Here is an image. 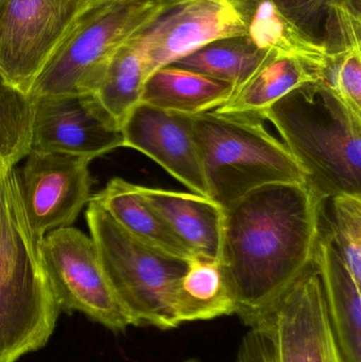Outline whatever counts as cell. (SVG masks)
<instances>
[{
    "instance_id": "obj_28",
    "label": "cell",
    "mask_w": 361,
    "mask_h": 362,
    "mask_svg": "<svg viewBox=\"0 0 361 362\" xmlns=\"http://www.w3.org/2000/svg\"><path fill=\"white\" fill-rule=\"evenodd\" d=\"M4 169L6 167L0 163V221H1L2 214V178H4Z\"/></svg>"
},
{
    "instance_id": "obj_4",
    "label": "cell",
    "mask_w": 361,
    "mask_h": 362,
    "mask_svg": "<svg viewBox=\"0 0 361 362\" xmlns=\"http://www.w3.org/2000/svg\"><path fill=\"white\" fill-rule=\"evenodd\" d=\"M264 121L259 114L216 110L192 116L208 196L223 209L264 185L307 182L302 168Z\"/></svg>"
},
{
    "instance_id": "obj_33",
    "label": "cell",
    "mask_w": 361,
    "mask_h": 362,
    "mask_svg": "<svg viewBox=\"0 0 361 362\" xmlns=\"http://www.w3.org/2000/svg\"><path fill=\"white\" fill-rule=\"evenodd\" d=\"M93 1H100V0H93Z\"/></svg>"
},
{
    "instance_id": "obj_7",
    "label": "cell",
    "mask_w": 361,
    "mask_h": 362,
    "mask_svg": "<svg viewBox=\"0 0 361 362\" xmlns=\"http://www.w3.org/2000/svg\"><path fill=\"white\" fill-rule=\"evenodd\" d=\"M235 362H348L331 325L315 261L247 323Z\"/></svg>"
},
{
    "instance_id": "obj_26",
    "label": "cell",
    "mask_w": 361,
    "mask_h": 362,
    "mask_svg": "<svg viewBox=\"0 0 361 362\" xmlns=\"http://www.w3.org/2000/svg\"><path fill=\"white\" fill-rule=\"evenodd\" d=\"M360 13L347 0H334L331 4L324 45L329 54L361 48Z\"/></svg>"
},
{
    "instance_id": "obj_23",
    "label": "cell",
    "mask_w": 361,
    "mask_h": 362,
    "mask_svg": "<svg viewBox=\"0 0 361 362\" xmlns=\"http://www.w3.org/2000/svg\"><path fill=\"white\" fill-rule=\"evenodd\" d=\"M33 104L0 71V163L13 168L27 157L31 146Z\"/></svg>"
},
{
    "instance_id": "obj_22",
    "label": "cell",
    "mask_w": 361,
    "mask_h": 362,
    "mask_svg": "<svg viewBox=\"0 0 361 362\" xmlns=\"http://www.w3.org/2000/svg\"><path fill=\"white\" fill-rule=\"evenodd\" d=\"M271 51L256 48L248 36L212 42L196 52L172 64L224 81L235 87L244 84L266 59Z\"/></svg>"
},
{
    "instance_id": "obj_5",
    "label": "cell",
    "mask_w": 361,
    "mask_h": 362,
    "mask_svg": "<svg viewBox=\"0 0 361 362\" xmlns=\"http://www.w3.org/2000/svg\"><path fill=\"white\" fill-rule=\"evenodd\" d=\"M177 6L175 0L93 2L42 70L29 97L95 93L116 51Z\"/></svg>"
},
{
    "instance_id": "obj_10",
    "label": "cell",
    "mask_w": 361,
    "mask_h": 362,
    "mask_svg": "<svg viewBox=\"0 0 361 362\" xmlns=\"http://www.w3.org/2000/svg\"><path fill=\"white\" fill-rule=\"evenodd\" d=\"M247 35V15L239 0H190L131 40L143 55L150 76L212 42Z\"/></svg>"
},
{
    "instance_id": "obj_19",
    "label": "cell",
    "mask_w": 361,
    "mask_h": 362,
    "mask_svg": "<svg viewBox=\"0 0 361 362\" xmlns=\"http://www.w3.org/2000/svg\"><path fill=\"white\" fill-rule=\"evenodd\" d=\"M318 80V72L307 64L271 51L260 67L216 110L261 115L290 91Z\"/></svg>"
},
{
    "instance_id": "obj_17",
    "label": "cell",
    "mask_w": 361,
    "mask_h": 362,
    "mask_svg": "<svg viewBox=\"0 0 361 362\" xmlns=\"http://www.w3.org/2000/svg\"><path fill=\"white\" fill-rule=\"evenodd\" d=\"M93 199L140 242L179 259H192L188 249L146 202L140 185L122 178H112Z\"/></svg>"
},
{
    "instance_id": "obj_8",
    "label": "cell",
    "mask_w": 361,
    "mask_h": 362,
    "mask_svg": "<svg viewBox=\"0 0 361 362\" xmlns=\"http://www.w3.org/2000/svg\"><path fill=\"white\" fill-rule=\"evenodd\" d=\"M40 252L59 308L76 310L114 332L133 321L117 299L90 236L72 227L42 236Z\"/></svg>"
},
{
    "instance_id": "obj_21",
    "label": "cell",
    "mask_w": 361,
    "mask_h": 362,
    "mask_svg": "<svg viewBox=\"0 0 361 362\" xmlns=\"http://www.w3.org/2000/svg\"><path fill=\"white\" fill-rule=\"evenodd\" d=\"M148 78L143 55L133 40H129L112 55L95 93L121 129L131 110L141 103Z\"/></svg>"
},
{
    "instance_id": "obj_14",
    "label": "cell",
    "mask_w": 361,
    "mask_h": 362,
    "mask_svg": "<svg viewBox=\"0 0 361 362\" xmlns=\"http://www.w3.org/2000/svg\"><path fill=\"white\" fill-rule=\"evenodd\" d=\"M314 261L341 351L348 362H361V284L356 282L331 238L324 210Z\"/></svg>"
},
{
    "instance_id": "obj_30",
    "label": "cell",
    "mask_w": 361,
    "mask_h": 362,
    "mask_svg": "<svg viewBox=\"0 0 361 362\" xmlns=\"http://www.w3.org/2000/svg\"><path fill=\"white\" fill-rule=\"evenodd\" d=\"M347 1L349 2L350 6H351L354 10L360 13V0H347Z\"/></svg>"
},
{
    "instance_id": "obj_16",
    "label": "cell",
    "mask_w": 361,
    "mask_h": 362,
    "mask_svg": "<svg viewBox=\"0 0 361 362\" xmlns=\"http://www.w3.org/2000/svg\"><path fill=\"white\" fill-rule=\"evenodd\" d=\"M235 87L199 72L169 65L153 72L142 93V103L169 112L195 116L224 105Z\"/></svg>"
},
{
    "instance_id": "obj_9",
    "label": "cell",
    "mask_w": 361,
    "mask_h": 362,
    "mask_svg": "<svg viewBox=\"0 0 361 362\" xmlns=\"http://www.w3.org/2000/svg\"><path fill=\"white\" fill-rule=\"evenodd\" d=\"M93 0H11L0 21V71L29 95Z\"/></svg>"
},
{
    "instance_id": "obj_29",
    "label": "cell",
    "mask_w": 361,
    "mask_h": 362,
    "mask_svg": "<svg viewBox=\"0 0 361 362\" xmlns=\"http://www.w3.org/2000/svg\"><path fill=\"white\" fill-rule=\"evenodd\" d=\"M10 1L11 0H0V21H1L2 17H4V12H6Z\"/></svg>"
},
{
    "instance_id": "obj_20",
    "label": "cell",
    "mask_w": 361,
    "mask_h": 362,
    "mask_svg": "<svg viewBox=\"0 0 361 362\" xmlns=\"http://www.w3.org/2000/svg\"><path fill=\"white\" fill-rule=\"evenodd\" d=\"M248 38L256 48L307 64L319 76L329 54L324 45L314 42L288 21L271 0H259L248 21Z\"/></svg>"
},
{
    "instance_id": "obj_13",
    "label": "cell",
    "mask_w": 361,
    "mask_h": 362,
    "mask_svg": "<svg viewBox=\"0 0 361 362\" xmlns=\"http://www.w3.org/2000/svg\"><path fill=\"white\" fill-rule=\"evenodd\" d=\"M122 134L124 148L146 155L192 193L209 197L192 116L141 102L123 123Z\"/></svg>"
},
{
    "instance_id": "obj_12",
    "label": "cell",
    "mask_w": 361,
    "mask_h": 362,
    "mask_svg": "<svg viewBox=\"0 0 361 362\" xmlns=\"http://www.w3.org/2000/svg\"><path fill=\"white\" fill-rule=\"evenodd\" d=\"M31 100L30 151L65 153L93 161L124 148L122 129L95 93Z\"/></svg>"
},
{
    "instance_id": "obj_3",
    "label": "cell",
    "mask_w": 361,
    "mask_h": 362,
    "mask_svg": "<svg viewBox=\"0 0 361 362\" xmlns=\"http://www.w3.org/2000/svg\"><path fill=\"white\" fill-rule=\"evenodd\" d=\"M42 238L25 215L15 167L4 169L0 221V362L46 346L59 308L49 282Z\"/></svg>"
},
{
    "instance_id": "obj_1",
    "label": "cell",
    "mask_w": 361,
    "mask_h": 362,
    "mask_svg": "<svg viewBox=\"0 0 361 362\" xmlns=\"http://www.w3.org/2000/svg\"><path fill=\"white\" fill-rule=\"evenodd\" d=\"M326 199L309 183H271L224 209L218 263L244 325L312 263Z\"/></svg>"
},
{
    "instance_id": "obj_2",
    "label": "cell",
    "mask_w": 361,
    "mask_h": 362,
    "mask_svg": "<svg viewBox=\"0 0 361 362\" xmlns=\"http://www.w3.org/2000/svg\"><path fill=\"white\" fill-rule=\"evenodd\" d=\"M261 116L276 127L319 197L361 195V118L324 83L298 87Z\"/></svg>"
},
{
    "instance_id": "obj_11",
    "label": "cell",
    "mask_w": 361,
    "mask_h": 362,
    "mask_svg": "<svg viewBox=\"0 0 361 362\" xmlns=\"http://www.w3.org/2000/svg\"><path fill=\"white\" fill-rule=\"evenodd\" d=\"M90 163L76 155L30 151L17 175L25 215L36 235L73 225L90 200Z\"/></svg>"
},
{
    "instance_id": "obj_27",
    "label": "cell",
    "mask_w": 361,
    "mask_h": 362,
    "mask_svg": "<svg viewBox=\"0 0 361 362\" xmlns=\"http://www.w3.org/2000/svg\"><path fill=\"white\" fill-rule=\"evenodd\" d=\"M282 15L314 42L324 45L334 0H271Z\"/></svg>"
},
{
    "instance_id": "obj_6",
    "label": "cell",
    "mask_w": 361,
    "mask_h": 362,
    "mask_svg": "<svg viewBox=\"0 0 361 362\" xmlns=\"http://www.w3.org/2000/svg\"><path fill=\"white\" fill-rule=\"evenodd\" d=\"M86 219L110 286L134 327L162 331L178 327L174 300L190 259L167 255L140 242L93 198Z\"/></svg>"
},
{
    "instance_id": "obj_15",
    "label": "cell",
    "mask_w": 361,
    "mask_h": 362,
    "mask_svg": "<svg viewBox=\"0 0 361 362\" xmlns=\"http://www.w3.org/2000/svg\"><path fill=\"white\" fill-rule=\"evenodd\" d=\"M140 191L193 257L218 261L224 221L220 204L195 193L142 185Z\"/></svg>"
},
{
    "instance_id": "obj_25",
    "label": "cell",
    "mask_w": 361,
    "mask_h": 362,
    "mask_svg": "<svg viewBox=\"0 0 361 362\" xmlns=\"http://www.w3.org/2000/svg\"><path fill=\"white\" fill-rule=\"evenodd\" d=\"M319 80L361 118V48L330 55Z\"/></svg>"
},
{
    "instance_id": "obj_24",
    "label": "cell",
    "mask_w": 361,
    "mask_h": 362,
    "mask_svg": "<svg viewBox=\"0 0 361 362\" xmlns=\"http://www.w3.org/2000/svg\"><path fill=\"white\" fill-rule=\"evenodd\" d=\"M331 215L324 206V221L333 243L356 282L361 284V195H338L328 199Z\"/></svg>"
},
{
    "instance_id": "obj_18",
    "label": "cell",
    "mask_w": 361,
    "mask_h": 362,
    "mask_svg": "<svg viewBox=\"0 0 361 362\" xmlns=\"http://www.w3.org/2000/svg\"><path fill=\"white\" fill-rule=\"evenodd\" d=\"M235 313L237 304L218 261L193 257L176 289L174 318L177 327Z\"/></svg>"
},
{
    "instance_id": "obj_32",
    "label": "cell",
    "mask_w": 361,
    "mask_h": 362,
    "mask_svg": "<svg viewBox=\"0 0 361 362\" xmlns=\"http://www.w3.org/2000/svg\"><path fill=\"white\" fill-rule=\"evenodd\" d=\"M186 362H197V361H186Z\"/></svg>"
},
{
    "instance_id": "obj_31",
    "label": "cell",
    "mask_w": 361,
    "mask_h": 362,
    "mask_svg": "<svg viewBox=\"0 0 361 362\" xmlns=\"http://www.w3.org/2000/svg\"><path fill=\"white\" fill-rule=\"evenodd\" d=\"M176 2H177L178 6L179 4H184V2L190 1V0H175Z\"/></svg>"
}]
</instances>
